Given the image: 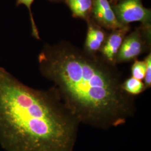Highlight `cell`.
<instances>
[{"instance_id":"cell-5","label":"cell","mask_w":151,"mask_h":151,"mask_svg":"<svg viewBox=\"0 0 151 151\" xmlns=\"http://www.w3.org/2000/svg\"><path fill=\"white\" fill-rule=\"evenodd\" d=\"M129 29V26L128 25L112 30L111 32L107 36L99 52L101 53L102 59L109 65L112 66L116 65V57L119 49Z\"/></svg>"},{"instance_id":"cell-3","label":"cell","mask_w":151,"mask_h":151,"mask_svg":"<svg viewBox=\"0 0 151 151\" xmlns=\"http://www.w3.org/2000/svg\"><path fill=\"white\" fill-rule=\"evenodd\" d=\"M111 6L118 21L122 26L139 22L143 27H151V9L143 5L142 0H120Z\"/></svg>"},{"instance_id":"cell-2","label":"cell","mask_w":151,"mask_h":151,"mask_svg":"<svg viewBox=\"0 0 151 151\" xmlns=\"http://www.w3.org/2000/svg\"><path fill=\"white\" fill-rule=\"evenodd\" d=\"M79 125L52 88H31L0 67V145L5 150L73 151Z\"/></svg>"},{"instance_id":"cell-7","label":"cell","mask_w":151,"mask_h":151,"mask_svg":"<svg viewBox=\"0 0 151 151\" xmlns=\"http://www.w3.org/2000/svg\"><path fill=\"white\" fill-rule=\"evenodd\" d=\"M107 37L105 32L96 23L88 22L84 51L87 53L95 55L103 47Z\"/></svg>"},{"instance_id":"cell-11","label":"cell","mask_w":151,"mask_h":151,"mask_svg":"<svg viewBox=\"0 0 151 151\" xmlns=\"http://www.w3.org/2000/svg\"><path fill=\"white\" fill-rule=\"evenodd\" d=\"M34 0H16V5L17 6L23 5H25L29 11V15H30V19L32 25V36L33 37L36 38L37 39H40L39 34L38 32V29L37 27V25L35 23V21L34 20V17L32 15V11L31 9V6L32 5V3L34 2Z\"/></svg>"},{"instance_id":"cell-9","label":"cell","mask_w":151,"mask_h":151,"mask_svg":"<svg viewBox=\"0 0 151 151\" xmlns=\"http://www.w3.org/2000/svg\"><path fill=\"white\" fill-rule=\"evenodd\" d=\"M124 91L132 96L139 95L146 90L144 83L142 81L130 77L123 83Z\"/></svg>"},{"instance_id":"cell-14","label":"cell","mask_w":151,"mask_h":151,"mask_svg":"<svg viewBox=\"0 0 151 151\" xmlns=\"http://www.w3.org/2000/svg\"><path fill=\"white\" fill-rule=\"evenodd\" d=\"M49 1H53V2H57V1H62V0H49Z\"/></svg>"},{"instance_id":"cell-6","label":"cell","mask_w":151,"mask_h":151,"mask_svg":"<svg viewBox=\"0 0 151 151\" xmlns=\"http://www.w3.org/2000/svg\"><path fill=\"white\" fill-rule=\"evenodd\" d=\"M91 14L100 27L114 30L123 27L119 23L108 0H92Z\"/></svg>"},{"instance_id":"cell-1","label":"cell","mask_w":151,"mask_h":151,"mask_svg":"<svg viewBox=\"0 0 151 151\" xmlns=\"http://www.w3.org/2000/svg\"><path fill=\"white\" fill-rule=\"evenodd\" d=\"M41 74L78 123L108 129L135 113V98L125 91L115 66L68 43L46 44L38 57Z\"/></svg>"},{"instance_id":"cell-4","label":"cell","mask_w":151,"mask_h":151,"mask_svg":"<svg viewBox=\"0 0 151 151\" xmlns=\"http://www.w3.org/2000/svg\"><path fill=\"white\" fill-rule=\"evenodd\" d=\"M143 31L137 30L126 36L119 49L116 64L134 60L147 48L151 39V27H143Z\"/></svg>"},{"instance_id":"cell-8","label":"cell","mask_w":151,"mask_h":151,"mask_svg":"<svg viewBox=\"0 0 151 151\" xmlns=\"http://www.w3.org/2000/svg\"><path fill=\"white\" fill-rule=\"evenodd\" d=\"M74 17L87 19L91 14L92 0H65Z\"/></svg>"},{"instance_id":"cell-13","label":"cell","mask_w":151,"mask_h":151,"mask_svg":"<svg viewBox=\"0 0 151 151\" xmlns=\"http://www.w3.org/2000/svg\"><path fill=\"white\" fill-rule=\"evenodd\" d=\"M110 1H111V2H113V3H114V4L117 3L118 2H119V1H120V0H110Z\"/></svg>"},{"instance_id":"cell-12","label":"cell","mask_w":151,"mask_h":151,"mask_svg":"<svg viewBox=\"0 0 151 151\" xmlns=\"http://www.w3.org/2000/svg\"><path fill=\"white\" fill-rule=\"evenodd\" d=\"M146 70L143 82L146 89L149 88L151 86V53L146 57Z\"/></svg>"},{"instance_id":"cell-10","label":"cell","mask_w":151,"mask_h":151,"mask_svg":"<svg viewBox=\"0 0 151 151\" xmlns=\"http://www.w3.org/2000/svg\"><path fill=\"white\" fill-rule=\"evenodd\" d=\"M146 70V64L145 60H134L131 68L132 77L140 81L144 80Z\"/></svg>"}]
</instances>
